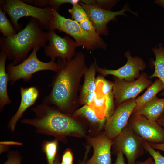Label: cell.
Here are the masks:
<instances>
[{"label":"cell","mask_w":164,"mask_h":164,"mask_svg":"<svg viewBox=\"0 0 164 164\" xmlns=\"http://www.w3.org/2000/svg\"><path fill=\"white\" fill-rule=\"evenodd\" d=\"M97 65L95 60L87 67L84 74V83L78 98V102L81 105H88L95 95Z\"/></svg>","instance_id":"2e32d148"},{"label":"cell","mask_w":164,"mask_h":164,"mask_svg":"<svg viewBox=\"0 0 164 164\" xmlns=\"http://www.w3.org/2000/svg\"><path fill=\"white\" fill-rule=\"evenodd\" d=\"M60 157L59 155H57L54 164H60Z\"/></svg>","instance_id":"f35d334b"},{"label":"cell","mask_w":164,"mask_h":164,"mask_svg":"<svg viewBox=\"0 0 164 164\" xmlns=\"http://www.w3.org/2000/svg\"><path fill=\"white\" fill-rule=\"evenodd\" d=\"M143 145L145 151L152 158L155 164H164V156L159 151H156L149 142L145 141H144Z\"/></svg>","instance_id":"4316f807"},{"label":"cell","mask_w":164,"mask_h":164,"mask_svg":"<svg viewBox=\"0 0 164 164\" xmlns=\"http://www.w3.org/2000/svg\"><path fill=\"white\" fill-rule=\"evenodd\" d=\"M58 70L50 86L49 94L42 104L55 106L65 114H71L78 101V92L81 80L87 67L84 54L78 52L72 59L57 58Z\"/></svg>","instance_id":"6da1fadb"},{"label":"cell","mask_w":164,"mask_h":164,"mask_svg":"<svg viewBox=\"0 0 164 164\" xmlns=\"http://www.w3.org/2000/svg\"><path fill=\"white\" fill-rule=\"evenodd\" d=\"M22 143L14 141H2L0 142V144L8 146L9 145H21Z\"/></svg>","instance_id":"d590c367"},{"label":"cell","mask_w":164,"mask_h":164,"mask_svg":"<svg viewBox=\"0 0 164 164\" xmlns=\"http://www.w3.org/2000/svg\"><path fill=\"white\" fill-rule=\"evenodd\" d=\"M41 48H34L29 56L20 63L14 65L10 63L7 66L6 70L10 85L21 79L24 82H29L32 75L39 71L49 70L57 72L58 66L56 62L51 61L45 62L38 58L37 52Z\"/></svg>","instance_id":"8992f818"},{"label":"cell","mask_w":164,"mask_h":164,"mask_svg":"<svg viewBox=\"0 0 164 164\" xmlns=\"http://www.w3.org/2000/svg\"><path fill=\"white\" fill-rule=\"evenodd\" d=\"M135 164H155L152 157H149L144 161H136Z\"/></svg>","instance_id":"e575fe53"},{"label":"cell","mask_w":164,"mask_h":164,"mask_svg":"<svg viewBox=\"0 0 164 164\" xmlns=\"http://www.w3.org/2000/svg\"><path fill=\"white\" fill-rule=\"evenodd\" d=\"M85 10L87 17L95 27L100 35L107 36L109 34L108 24L119 15H126L125 12H132L128 6H124L120 10L113 12L105 9L95 5H88L80 2Z\"/></svg>","instance_id":"7c38bea8"},{"label":"cell","mask_w":164,"mask_h":164,"mask_svg":"<svg viewBox=\"0 0 164 164\" xmlns=\"http://www.w3.org/2000/svg\"><path fill=\"white\" fill-rule=\"evenodd\" d=\"M7 58L6 53L1 51L0 53V110L2 111L5 106L11 103L7 91V84L9 82L8 76L5 68Z\"/></svg>","instance_id":"ac0fdd59"},{"label":"cell","mask_w":164,"mask_h":164,"mask_svg":"<svg viewBox=\"0 0 164 164\" xmlns=\"http://www.w3.org/2000/svg\"><path fill=\"white\" fill-rule=\"evenodd\" d=\"M99 84L100 91L106 98L107 108L105 118L107 120L111 116L114 111V98L112 92L113 83L103 78Z\"/></svg>","instance_id":"7402d4cb"},{"label":"cell","mask_w":164,"mask_h":164,"mask_svg":"<svg viewBox=\"0 0 164 164\" xmlns=\"http://www.w3.org/2000/svg\"><path fill=\"white\" fill-rule=\"evenodd\" d=\"M0 32L6 37H9L17 33L6 17L5 12L0 8Z\"/></svg>","instance_id":"d4e9b609"},{"label":"cell","mask_w":164,"mask_h":164,"mask_svg":"<svg viewBox=\"0 0 164 164\" xmlns=\"http://www.w3.org/2000/svg\"><path fill=\"white\" fill-rule=\"evenodd\" d=\"M73 154L69 148L67 149L62 157L61 162L67 164H73Z\"/></svg>","instance_id":"4dcf8cb0"},{"label":"cell","mask_w":164,"mask_h":164,"mask_svg":"<svg viewBox=\"0 0 164 164\" xmlns=\"http://www.w3.org/2000/svg\"><path fill=\"white\" fill-rule=\"evenodd\" d=\"M87 139L93 148V154L85 164H112L111 148L112 140L107 137L104 132L95 137H87Z\"/></svg>","instance_id":"5bb4252c"},{"label":"cell","mask_w":164,"mask_h":164,"mask_svg":"<svg viewBox=\"0 0 164 164\" xmlns=\"http://www.w3.org/2000/svg\"><path fill=\"white\" fill-rule=\"evenodd\" d=\"M116 155L117 158L115 162L112 164H125L123 154L121 151L119 152Z\"/></svg>","instance_id":"1f68e13d"},{"label":"cell","mask_w":164,"mask_h":164,"mask_svg":"<svg viewBox=\"0 0 164 164\" xmlns=\"http://www.w3.org/2000/svg\"><path fill=\"white\" fill-rule=\"evenodd\" d=\"M132 114L128 124L136 134L149 143L164 142V128L157 122L141 115Z\"/></svg>","instance_id":"30bf717a"},{"label":"cell","mask_w":164,"mask_h":164,"mask_svg":"<svg viewBox=\"0 0 164 164\" xmlns=\"http://www.w3.org/2000/svg\"><path fill=\"white\" fill-rule=\"evenodd\" d=\"M22 157L17 151L10 152L8 155V159L3 164H21Z\"/></svg>","instance_id":"f1b7e54d"},{"label":"cell","mask_w":164,"mask_h":164,"mask_svg":"<svg viewBox=\"0 0 164 164\" xmlns=\"http://www.w3.org/2000/svg\"><path fill=\"white\" fill-rule=\"evenodd\" d=\"M80 2V0H29V3L39 7H50L58 12L60 6L62 4L68 3L73 5Z\"/></svg>","instance_id":"603a6c76"},{"label":"cell","mask_w":164,"mask_h":164,"mask_svg":"<svg viewBox=\"0 0 164 164\" xmlns=\"http://www.w3.org/2000/svg\"><path fill=\"white\" fill-rule=\"evenodd\" d=\"M79 24L80 27L85 31L91 33L99 34L97 32L95 27L88 17L79 23Z\"/></svg>","instance_id":"f546056e"},{"label":"cell","mask_w":164,"mask_h":164,"mask_svg":"<svg viewBox=\"0 0 164 164\" xmlns=\"http://www.w3.org/2000/svg\"><path fill=\"white\" fill-rule=\"evenodd\" d=\"M43 29L37 19L31 17L26 26L16 34L9 37H0V50L6 53L12 64H19L27 57L31 50L46 46L47 32Z\"/></svg>","instance_id":"3957f363"},{"label":"cell","mask_w":164,"mask_h":164,"mask_svg":"<svg viewBox=\"0 0 164 164\" xmlns=\"http://www.w3.org/2000/svg\"><path fill=\"white\" fill-rule=\"evenodd\" d=\"M135 99L126 101L118 105L111 116L106 120L104 132L108 138L114 139L128 125L135 106Z\"/></svg>","instance_id":"8fae6325"},{"label":"cell","mask_w":164,"mask_h":164,"mask_svg":"<svg viewBox=\"0 0 164 164\" xmlns=\"http://www.w3.org/2000/svg\"><path fill=\"white\" fill-rule=\"evenodd\" d=\"M72 5V7L68 10L72 19L79 23L87 17L85 10L80 3Z\"/></svg>","instance_id":"484cf974"},{"label":"cell","mask_w":164,"mask_h":164,"mask_svg":"<svg viewBox=\"0 0 164 164\" xmlns=\"http://www.w3.org/2000/svg\"><path fill=\"white\" fill-rule=\"evenodd\" d=\"M21 101L15 114L10 120L8 125L9 129L14 131L16 123L23 116L25 111L30 106L35 104L39 96V91L36 87L27 88L20 87Z\"/></svg>","instance_id":"9a60e30c"},{"label":"cell","mask_w":164,"mask_h":164,"mask_svg":"<svg viewBox=\"0 0 164 164\" xmlns=\"http://www.w3.org/2000/svg\"><path fill=\"white\" fill-rule=\"evenodd\" d=\"M60 164H67L63 163L61 162L60 163Z\"/></svg>","instance_id":"ab89813d"},{"label":"cell","mask_w":164,"mask_h":164,"mask_svg":"<svg viewBox=\"0 0 164 164\" xmlns=\"http://www.w3.org/2000/svg\"><path fill=\"white\" fill-rule=\"evenodd\" d=\"M114 80L112 92L115 104L118 105L126 101L135 98L152 84L145 73H142L137 80L132 82L115 77Z\"/></svg>","instance_id":"9c48e42d"},{"label":"cell","mask_w":164,"mask_h":164,"mask_svg":"<svg viewBox=\"0 0 164 164\" xmlns=\"http://www.w3.org/2000/svg\"><path fill=\"white\" fill-rule=\"evenodd\" d=\"M133 114L141 115L150 121L157 122L164 115V98L156 97Z\"/></svg>","instance_id":"e0dca14e"},{"label":"cell","mask_w":164,"mask_h":164,"mask_svg":"<svg viewBox=\"0 0 164 164\" xmlns=\"http://www.w3.org/2000/svg\"><path fill=\"white\" fill-rule=\"evenodd\" d=\"M163 90V84L159 79H157L141 96L135 100V106L133 113L139 110L146 104L156 97L157 94Z\"/></svg>","instance_id":"44dd1931"},{"label":"cell","mask_w":164,"mask_h":164,"mask_svg":"<svg viewBox=\"0 0 164 164\" xmlns=\"http://www.w3.org/2000/svg\"><path fill=\"white\" fill-rule=\"evenodd\" d=\"M53 14L49 23V30H58L70 35L73 38L77 47L82 46L89 51L106 49L107 45L99 35L85 31L79 23L62 16L54 9Z\"/></svg>","instance_id":"277c9868"},{"label":"cell","mask_w":164,"mask_h":164,"mask_svg":"<svg viewBox=\"0 0 164 164\" xmlns=\"http://www.w3.org/2000/svg\"><path fill=\"white\" fill-rule=\"evenodd\" d=\"M124 55L127 61L122 67L116 70H108L100 68L97 65V72L103 76L112 75L118 79L127 82L134 81L135 79L139 77L140 71H142L145 69L146 64L140 57H132L129 51H127Z\"/></svg>","instance_id":"4fadbf2b"},{"label":"cell","mask_w":164,"mask_h":164,"mask_svg":"<svg viewBox=\"0 0 164 164\" xmlns=\"http://www.w3.org/2000/svg\"><path fill=\"white\" fill-rule=\"evenodd\" d=\"M154 149L164 151V142L159 143H149Z\"/></svg>","instance_id":"d6a6232c"},{"label":"cell","mask_w":164,"mask_h":164,"mask_svg":"<svg viewBox=\"0 0 164 164\" xmlns=\"http://www.w3.org/2000/svg\"><path fill=\"white\" fill-rule=\"evenodd\" d=\"M157 123L164 128V115L159 120Z\"/></svg>","instance_id":"74e56055"},{"label":"cell","mask_w":164,"mask_h":164,"mask_svg":"<svg viewBox=\"0 0 164 164\" xmlns=\"http://www.w3.org/2000/svg\"><path fill=\"white\" fill-rule=\"evenodd\" d=\"M31 110L35 117L23 119L21 122L34 126L38 133L61 141L68 136L81 138L85 136L84 127L77 118L62 112L54 106L42 103Z\"/></svg>","instance_id":"7a4b0ae2"},{"label":"cell","mask_w":164,"mask_h":164,"mask_svg":"<svg viewBox=\"0 0 164 164\" xmlns=\"http://www.w3.org/2000/svg\"><path fill=\"white\" fill-rule=\"evenodd\" d=\"M72 115L76 118L83 119L91 126L98 130H101L104 128L106 119H100L94 112L87 104L84 105L77 109L73 113Z\"/></svg>","instance_id":"d6986e66"},{"label":"cell","mask_w":164,"mask_h":164,"mask_svg":"<svg viewBox=\"0 0 164 164\" xmlns=\"http://www.w3.org/2000/svg\"><path fill=\"white\" fill-rule=\"evenodd\" d=\"M91 146L90 145H87L86 147V150L83 159L82 161H80L78 164H85L86 161H87L88 155L90 150Z\"/></svg>","instance_id":"836d02e7"},{"label":"cell","mask_w":164,"mask_h":164,"mask_svg":"<svg viewBox=\"0 0 164 164\" xmlns=\"http://www.w3.org/2000/svg\"><path fill=\"white\" fill-rule=\"evenodd\" d=\"M58 140L45 141L42 143V149L46 156L47 164H54L57 155Z\"/></svg>","instance_id":"cb8c5ba5"},{"label":"cell","mask_w":164,"mask_h":164,"mask_svg":"<svg viewBox=\"0 0 164 164\" xmlns=\"http://www.w3.org/2000/svg\"><path fill=\"white\" fill-rule=\"evenodd\" d=\"M47 35L48 43L44 48V53L51 61H55L59 58L69 60L75 56L77 46L74 40L67 36L61 37L52 30L48 31Z\"/></svg>","instance_id":"ba28073f"},{"label":"cell","mask_w":164,"mask_h":164,"mask_svg":"<svg viewBox=\"0 0 164 164\" xmlns=\"http://www.w3.org/2000/svg\"><path fill=\"white\" fill-rule=\"evenodd\" d=\"M112 140L114 153L117 154L121 151L127 158V164H135L136 159L143 155L145 151L143 145L144 140L128 124Z\"/></svg>","instance_id":"52a82bcc"},{"label":"cell","mask_w":164,"mask_h":164,"mask_svg":"<svg viewBox=\"0 0 164 164\" xmlns=\"http://www.w3.org/2000/svg\"><path fill=\"white\" fill-rule=\"evenodd\" d=\"M118 2V0H86L85 3L95 5L105 9L110 10Z\"/></svg>","instance_id":"83f0119b"},{"label":"cell","mask_w":164,"mask_h":164,"mask_svg":"<svg viewBox=\"0 0 164 164\" xmlns=\"http://www.w3.org/2000/svg\"><path fill=\"white\" fill-rule=\"evenodd\" d=\"M154 2L160 7L164 8V0H156Z\"/></svg>","instance_id":"8d00e7d4"},{"label":"cell","mask_w":164,"mask_h":164,"mask_svg":"<svg viewBox=\"0 0 164 164\" xmlns=\"http://www.w3.org/2000/svg\"><path fill=\"white\" fill-rule=\"evenodd\" d=\"M0 8L9 15L16 31L19 32L21 29L19 20L28 16L37 19L44 29L49 30L53 10L50 7L42 8L19 0H2L0 1Z\"/></svg>","instance_id":"5b68a950"},{"label":"cell","mask_w":164,"mask_h":164,"mask_svg":"<svg viewBox=\"0 0 164 164\" xmlns=\"http://www.w3.org/2000/svg\"><path fill=\"white\" fill-rule=\"evenodd\" d=\"M152 50L155 54V60L152 63L154 66V73L148 77L149 79L157 77L162 82L163 87V92L161 95H164V46L161 43L153 48Z\"/></svg>","instance_id":"ffe728a7"}]
</instances>
